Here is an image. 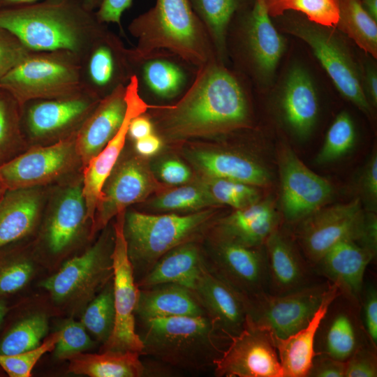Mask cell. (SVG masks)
Returning <instances> with one entry per match:
<instances>
[{
  "mask_svg": "<svg viewBox=\"0 0 377 377\" xmlns=\"http://www.w3.org/2000/svg\"><path fill=\"white\" fill-rule=\"evenodd\" d=\"M198 68L194 80L175 105L157 106L166 137L172 140L210 137L248 126V101L235 76L214 58Z\"/></svg>",
  "mask_w": 377,
  "mask_h": 377,
  "instance_id": "cell-1",
  "label": "cell"
},
{
  "mask_svg": "<svg viewBox=\"0 0 377 377\" xmlns=\"http://www.w3.org/2000/svg\"><path fill=\"white\" fill-rule=\"evenodd\" d=\"M101 24L82 0H42L0 9V27L31 51L64 50L79 55L91 47Z\"/></svg>",
  "mask_w": 377,
  "mask_h": 377,
  "instance_id": "cell-2",
  "label": "cell"
},
{
  "mask_svg": "<svg viewBox=\"0 0 377 377\" xmlns=\"http://www.w3.org/2000/svg\"><path fill=\"white\" fill-rule=\"evenodd\" d=\"M129 31L138 42L128 50L133 63L160 51L198 68L214 58L210 38L189 0H156L131 22Z\"/></svg>",
  "mask_w": 377,
  "mask_h": 377,
  "instance_id": "cell-3",
  "label": "cell"
},
{
  "mask_svg": "<svg viewBox=\"0 0 377 377\" xmlns=\"http://www.w3.org/2000/svg\"><path fill=\"white\" fill-rule=\"evenodd\" d=\"M142 323L141 355L168 367L195 372L214 367L229 339L207 316H174Z\"/></svg>",
  "mask_w": 377,
  "mask_h": 377,
  "instance_id": "cell-4",
  "label": "cell"
},
{
  "mask_svg": "<svg viewBox=\"0 0 377 377\" xmlns=\"http://www.w3.org/2000/svg\"><path fill=\"white\" fill-rule=\"evenodd\" d=\"M216 213L209 207L187 215L138 212L125 214L124 235L136 282L173 248L198 242L211 226Z\"/></svg>",
  "mask_w": 377,
  "mask_h": 377,
  "instance_id": "cell-5",
  "label": "cell"
},
{
  "mask_svg": "<svg viewBox=\"0 0 377 377\" xmlns=\"http://www.w3.org/2000/svg\"><path fill=\"white\" fill-rule=\"evenodd\" d=\"M30 53L0 80L20 108L32 100L62 98L82 90L78 55L58 50Z\"/></svg>",
  "mask_w": 377,
  "mask_h": 377,
  "instance_id": "cell-6",
  "label": "cell"
},
{
  "mask_svg": "<svg viewBox=\"0 0 377 377\" xmlns=\"http://www.w3.org/2000/svg\"><path fill=\"white\" fill-rule=\"evenodd\" d=\"M283 27L286 32L309 45L339 92L362 112L369 114L370 103L357 66L332 31V27L313 23L303 15L288 16Z\"/></svg>",
  "mask_w": 377,
  "mask_h": 377,
  "instance_id": "cell-7",
  "label": "cell"
},
{
  "mask_svg": "<svg viewBox=\"0 0 377 377\" xmlns=\"http://www.w3.org/2000/svg\"><path fill=\"white\" fill-rule=\"evenodd\" d=\"M125 214V211L117 214L114 225L112 259L115 321L110 337L103 343V351H132L141 355L143 344L135 330V318L140 289L137 286L133 266L128 254L124 230Z\"/></svg>",
  "mask_w": 377,
  "mask_h": 377,
  "instance_id": "cell-8",
  "label": "cell"
},
{
  "mask_svg": "<svg viewBox=\"0 0 377 377\" xmlns=\"http://www.w3.org/2000/svg\"><path fill=\"white\" fill-rule=\"evenodd\" d=\"M112 249L108 250L103 241L99 242L84 253L66 262L40 286L58 304L89 302L112 280Z\"/></svg>",
  "mask_w": 377,
  "mask_h": 377,
  "instance_id": "cell-9",
  "label": "cell"
},
{
  "mask_svg": "<svg viewBox=\"0 0 377 377\" xmlns=\"http://www.w3.org/2000/svg\"><path fill=\"white\" fill-rule=\"evenodd\" d=\"M82 163L75 133L57 142L33 147L0 165V184L7 190L38 188L64 177Z\"/></svg>",
  "mask_w": 377,
  "mask_h": 377,
  "instance_id": "cell-10",
  "label": "cell"
},
{
  "mask_svg": "<svg viewBox=\"0 0 377 377\" xmlns=\"http://www.w3.org/2000/svg\"><path fill=\"white\" fill-rule=\"evenodd\" d=\"M214 371L217 377H283L273 334L246 316L241 332L229 337Z\"/></svg>",
  "mask_w": 377,
  "mask_h": 377,
  "instance_id": "cell-11",
  "label": "cell"
},
{
  "mask_svg": "<svg viewBox=\"0 0 377 377\" xmlns=\"http://www.w3.org/2000/svg\"><path fill=\"white\" fill-rule=\"evenodd\" d=\"M329 286L307 285L283 294L263 293L248 301L247 316L269 329L275 337L286 338L309 323Z\"/></svg>",
  "mask_w": 377,
  "mask_h": 377,
  "instance_id": "cell-12",
  "label": "cell"
},
{
  "mask_svg": "<svg viewBox=\"0 0 377 377\" xmlns=\"http://www.w3.org/2000/svg\"><path fill=\"white\" fill-rule=\"evenodd\" d=\"M203 249L207 269L247 301L265 293L268 283L265 254L259 248L247 247L211 236Z\"/></svg>",
  "mask_w": 377,
  "mask_h": 377,
  "instance_id": "cell-13",
  "label": "cell"
},
{
  "mask_svg": "<svg viewBox=\"0 0 377 377\" xmlns=\"http://www.w3.org/2000/svg\"><path fill=\"white\" fill-rule=\"evenodd\" d=\"M164 191L165 186L155 178L144 157L138 155L119 158L102 188L91 235L104 228L128 206Z\"/></svg>",
  "mask_w": 377,
  "mask_h": 377,
  "instance_id": "cell-14",
  "label": "cell"
},
{
  "mask_svg": "<svg viewBox=\"0 0 377 377\" xmlns=\"http://www.w3.org/2000/svg\"><path fill=\"white\" fill-rule=\"evenodd\" d=\"M278 157L281 209L287 221H301L330 202L331 184L307 168L291 147L282 145Z\"/></svg>",
  "mask_w": 377,
  "mask_h": 377,
  "instance_id": "cell-15",
  "label": "cell"
},
{
  "mask_svg": "<svg viewBox=\"0 0 377 377\" xmlns=\"http://www.w3.org/2000/svg\"><path fill=\"white\" fill-rule=\"evenodd\" d=\"M365 214L359 198L323 207L301 221L297 230L300 245L315 264L333 246L344 239L357 242Z\"/></svg>",
  "mask_w": 377,
  "mask_h": 377,
  "instance_id": "cell-16",
  "label": "cell"
},
{
  "mask_svg": "<svg viewBox=\"0 0 377 377\" xmlns=\"http://www.w3.org/2000/svg\"><path fill=\"white\" fill-rule=\"evenodd\" d=\"M126 111L124 121L114 136L84 167L82 180L87 207V221L94 222L96 208L102 196V188L119 161L124 148L131 121L145 114L152 105H148L140 94L139 81L133 74L125 89Z\"/></svg>",
  "mask_w": 377,
  "mask_h": 377,
  "instance_id": "cell-17",
  "label": "cell"
},
{
  "mask_svg": "<svg viewBox=\"0 0 377 377\" xmlns=\"http://www.w3.org/2000/svg\"><path fill=\"white\" fill-rule=\"evenodd\" d=\"M100 99L82 90L72 95L42 100L28 109L26 128L36 139L50 138L82 124Z\"/></svg>",
  "mask_w": 377,
  "mask_h": 377,
  "instance_id": "cell-18",
  "label": "cell"
},
{
  "mask_svg": "<svg viewBox=\"0 0 377 377\" xmlns=\"http://www.w3.org/2000/svg\"><path fill=\"white\" fill-rule=\"evenodd\" d=\"M124 84L105 95L75 133V145L84 167L114 136L126 111Z\"/></svg>",
  "mask_w": 377,
  "mask_h": 377,
  "instance_id": "cell-19",
  "label": "cell"
},
{
  "mask_svg": "<svg viewBox=\"0 0 377 377\" xmlns=\"http://www.w3.org/2000/svg\"><path fill=\"white\" fill-rule=\"evenodd\" d=\"M192 290L207 316L214 320L229 339L243 329L247 300L205 267Z\"/></svg>",
  "mask_w": 377,
  "mask_h": 377,
  "instance_id": "cell-20",
  "label": "cell"
},
{
  "mask_svg": "<svg viewBox=\"0 0 377 377\" xmlns=\"http://www.w3.org/2000/svg\"><path fill=\"white\" fill-rule=\"evenodd\" d=\"M375 256L355 241L344 239L327 251L316 265L340 293L358 301L362 292L365 270Z\"/></svg>",
  "mask_w": 377,
  "mask_h": 377,
  "instance_id": "cell-21",
  "label": "cell"
},
{
  "mask_svg": "<svg viewBox=\"0 0 377 377\" xmlns=\"http://www.w3.org/2000/svg\"><path fill=\"white\" fill-rule=\"evenodd\" d=\"M278 216L268 201L234 209L214 226L212 237L247 247L260 248L277 229Z\"/></svg>",
  "mask_w": 377,
  "mask_h": 377,
  "instance_id": "cell-22",
  "label": "cell"
},
{
  "mask_svg": "<svg viewBox=\"0 0 377 377\" xmlns=\"http://www.w3.org/2000/svg\"><path fill=\"white\" fill-rule=\"evenodd\" d=\"M339 294L335 284L330 285L319 308L306 326L284 339L273 335L283 377L307 376L315 355V341L320 324Z\"/></svg>",
  "mask_w": 377,
  "mask_h": 377,
  "instance_id": "cell-23",
  "label": "cell"
},
{
  "mask_svg": "<svg viewBox=\"0 0 377 377\" xmlns=\"http://www.w3.org/2000/svg\"><path fill=\"white\" fill-rule=\"evenodd\" d=\"M245 40L250 57L258 71L269 77L284 50L282 37L273 25L264 0H253L244 17Z\"/></svg>",
  "mask_w": 377,
  "mask_h": 377,
  "instance_id": "cell-24",
  "label": "cell"
},
{
  "mask_svg": "<svg viewBox=\"0 0 377 377\" xmlns=\"http://www.w3.org/2000/svg\"><path fill=\"white\" fill-rule=\"evenodd\" d=\"M188 156L204 176L240 182L256 187L270 183L268 171L253 159L235 151L193 149Z\"/></svg>",
  "mask_w": 377,
  "mask_h": 377,
  "instance_id": "cell-25",
  "label": "cell"
},
{
  "mask_svg": "<svg viewBox=\"0 0 377 377\" xmlns=\"http://www.w3.org/2000/svg\"><path fill=\"white\" fill-rule=\"evenodd\" d=\"M139 289L135 315L140 321L207 316L193 291L184 286L168 283Z\"/></svg>",
  "mask_w": 377,
  "mask_h": 377,
  "instance_id": "cell-26",
  "label": "cell"
},
{
  "mask_svg": "<svg viewBox=\"0 0 377 377\" xmlns=\"http://www.w3.org/2000/svg\"><path fill=\"white\" fill-rule=\"evenodd\" d=\"M205 267L202 247L198 242H188L164 254L136 283L143 288L172 283L192 290Z\"/></svg>",
  "mask_w": 377,
  "mask_h": 377,
  "instance_id": "cell-27",
  "label": "cell"
},
{
  "mask_svg": "<svg viewBox=\"0 0 377 377\" xmlns=\"http://www.w3.org/2000/svg\"><path fill=\"white\" fill-rule=\"evenodd\" d=\"M38 188L6 190L0 200V249L29 235L40 213L42 194Z\"/></svg>",
  "mask_w": 377,
  "mask_h": 377,
  "instance_id": "cell-28",
  "label": "cell"
},
{
  "mask_svg": "<svg viewBox=\"0 0 377 377\" xmlns=\"http://www.w3.org/2000/svg\"><path fill=\"white\" fill-rule=\"evenodd\" d=\"M283 115L292 131L300 138H306L316 121L318 103L316 93L307 73L295 67L290 72L281 100Z\"/></svg>",
  "mask_w": 377,
  "mask_h": 377,
  "instance_id": "cell-29",
  "label": "cell"
},
{
  "mask_svg": "<svg viewBox=\"0 0 377 377\" xmlns=\"http://www.w3.org/2000/svg\"><path fill=\"white\" fill-rule=\"evenodd\" d=\"M265 246L268 281L275 294L306 286V267L287 237L276 229L267 238Z\"/></svg>",
  "mask_w": 377,
  "mask_h": 377,
  "instance_id": "cell-30",
  "label": "cell"
},
{
  "mask_svg": "<svg viewBox=\"0 0 377 377\" xmlns=\"http://www.w3.org/2000/svg\"><path fill=\"white\" fill-rule=\"evenodd\" d=\"M88 63V74L93 84L100 89L112 91L120 84L128 81L131 61L128 50L110 34L101 31L91 45Z\"/></svg>",
  "mask_w": 377,
  "mask_h": 377,
  "instance_id": "cell-31",
  "label": "cell"
},
{
  "mask_svg": "<svg viewBox=\"0 0 377 377\" xmlns=\"http://www.w3.org/2000/svg\"><path fill=\"white\" fill-rule=\"evenodd\" d=\"M87 221L82 185L69 187L61 195L50 219L46 240L50 251L58 253L68 248L78 237Z\"/></svg>",
  "mask_w": 377,
  "mask_h": 377,
  "instance_id": "cell-32",
  "label": "cell"
},
{
  "mask_svg": "<svg viewBox=\"0 0 377 377\" xmlns=\"http://www.w3.org/2000/svg\"><path fill=\"white\" fill-rule=\"evenodd\" d=\"M140 354L132 351L104 350L79 353L68 357L69 371L90 377H140L145 376Z\"/></svg>",
  "mask_w": 377,
  "mask_h": 377,
  "instance_id": "cell-33",
  "label": "cell"
},
{
  "mask_svg": "<svg viewBox=\"0 0 377 377\" xmlns=\"http://www.w3.org/2000/svg\"><path fill=\"white\" fill-rule=\"evenodd\" d=\"M316 334L320 336V341L319 350L315 353L340 361L346 362L361 347L355 320L345 309L330 314L327 311Z\"/></svg>",
  "mask_w": 377,
  "mask_h": 377,
  "instance_id": "cell-34",
  "label": "cell"
},
{
  "mask_svg": "<svg viewBox=\"0 0 377 377\" xmlns=\"http://www.w3.org/2000/svg\"><path fill=\"white\" fill-rule=\"evenodd\" d=\"M175 56L168 52L160 51L135 62L142 64V83L156 97L165 99L174 98L186 85V73L183 67L172 59Z\"/></svg>",
  "mask_w": 377,
  "mask_h": 377,
  "instance_id": "cell-35",
  "label": "cell"
},
{
  "mask_svg": "<svg viewBox=\"0 0 377 377\" xmlns=\"http://www.w3.org/2000/svg\"><path fill=\"white\" fill-rule=\"evenodd\" d=\"M336 27L362 50L377 57V24L363 8L360 0H339Z\"/></svg>",
  "mask_w": 377,
  "mask_h": 377,
  "instance_id": "cell-36",
  "label": "cell"
},
{
  "mask_svg": "<svg viewBox=\"0 0 377 377\" xmlns=\"http://www.w3.org/2000/svg\"><path fill=\"white\" fill-rule=\"evenodd\" d=\"M242 0H189L203 24L213 47L221 55L226 50L228 25L241 5Z\"/></svg>",
  "mask_w": 377,
  "mask_h": 377,
  "instance_id": "cell-37",
  "label": "cell"
},
{
  "mask_svg": "<svg viewBox=\"0 0 377 377\" xmlns=\"http://www.w3.org/2000/svg\"><path fill=\"white\" fill-rule=\"evenodd\" d=\"M270 17L286 12H297L309 21L327 27H336L339 20V0H264Z\"/></svg>",
  "mask_w": 377,
  "mask_h": 377,
  "instance_id": "cell-38",
  "label": "cell"
},
{
  "mask_svg": "<svg viewBox=\"0 0 377 377\" xmlns=\"http://www.w3.org/2000/svg\"><path fill=\"white\" fill-rule=\"evenodd\" d=\"M48 330L44 314H34L15 323L0 341V354L15 355L40 345Z\"/></svg>",
  "mask_w": 377,
  "mask_h": 377,
  "instance_id": "cell-39",
  "label": "cell"
},
{
  "mask_svg": "<svg viewBox=\"0 0 377 377\" xmlns=\"http://www.w3.org/2000/svg\"><path fill=\"white\" fill-rule=\"evenodd\" d=\"M20 108L15 99L0 87V165L21 153Z\"/></svg>",
  "mask_w": 377,
  "mask_h": 377,
  "instance_id": "cell-40",
  "label": "cell"
},
{
  "mask_svg": "<svg viewBox=\"0 0 377 377\" xmlns=\"http://www.w3.org/2000/svg\"><path fill=\"white\" fill-rule=\"evenodd\" d=\"M114 321L115 309L112 280L90 301L83 313L81 323L103 344L113 331Z\"/></svg>",
  "mask_w": 377,
  "mask_h": 377,
  "instance_id": "cell-41",
  "label": "cell"
},
{
  "mask_svg": "<svg viewBox=\"0 0 377 377\" xmlns=\"http://www.w3.org/2000/svg\"><path fill=\"white\" fill-rule=\"evenodd\" d=\"M200 184L215 205H225L237 209L259 201L260 193L258 187L252 185L205 176Z\"/></svg>",
  "mask_w": 377,
  "mask_h": 377,
  "instance_id": "cell-42",
  "label": "cell"
},
{
  "mask_svg": "<svg viewBox=\"0 0 377 377\" xmlns=\"http://www.w3.org/2000/svg\"><path fill=\"white\" fill-rule=\"evenodd\" d=\"M355 140V130L353 120L347 112H341L329 128L316 161L325 164L341 158L350 150Z\"/></svg>",
  "mask_w": 377,
  "mask_h": 377,
  "instance_id": "cell-43",
  "label": "cell"
},
{
  "mask_svg": "<svg viewBox=\"0 0 377 377\" xmlns=\"http://www.w3.org/2000/svg\"><path fill=\"white\" fill-rule=\"evenodd\" d=\"M153 207L165 211H200L215 205L199 183L164 191L152 202Z\"/></svg>",
  "mask_w": 377,
  "mask_h": 377,
  "instance_id": "cell-44",
  "label": "cell"
},
{
  "mask_svg": "<svg viewBox=\"0 0 377 377\" xmlns=\"http://www.w3.org/2000/svg\"><path fill=\"white\" fill-rule=\"evenodd\" d=\"M34 272L32 263L23 255L6 246L0 249V298L22 289Z\"/></svg>",
  "mask_w": 377,
  "mask_h": 377,
  "instance_id": "cell-45",
  "label": "cell"
},
{
  "mask_svg": "<svg viewBox=\"0 0 377 377\" xmlns=\"http://www.w3.org/2000/svg\"><path fill=\"white\" fill-rule=\"evenodd\" d=\"M60 337L59 330L36 348L15 355L0 354V367L10 377H29L35 364L43 355L54 349Z\"/></svg>",
  "mask_w": 377,
  "mask_h": 377,
  "instance_id": "cell-46",
  "label": "cell"
},
{
  "mask_svg": "<svg viewBox=\"0 0 377 377\" xmlns=\"http://www.w3.org/2000/svg\"><path fill=\"white\" fill-rule=\"evenodd\" d=\"M60 331L61 337L54 349V355L59 359L66 360L68 357L82 353L94 346L81 322L68 320Z\"/></svg>",
  "mask_w": 377,
  "mask_h": 377,
  "instance_id": "cell-47",
  "label": "cell"
},
{
  "mask_svg": "<svg viewBox=\"0 0 377 377\" xmlns=\"http://www.w3.org/2000/svg\"><path fill=\"white\" fill-rule=\"evenodd\" d=\"M15 35L0 27V80L31 53Z\"/></svg>",
  "mask_w": 377,
  "mask_h": 377,
  "instance_id": "cell-48",
  "label": "cell"
},
{
  "mask_svg": "<svg viewBox=\"0 0 377 377\" xmlns=\"http://www.w3.org/2000/svg\"><path fill=\"white\" fill-rule=\"evenodd\" d=\"M377 376L376 357L362 346L346 361L344 377H376Z\"/></svg>",
  "mask_w": 377,
  "mask_h": 377,
  "instance_id": "cell-49",
  "label": "cell"
},
{
  "mask_svg": "<svg viewBox=\"0 0 377 377\" xmlns=\"http://www.w3.org/2000/svg\"><path fill=\"white\" fill-rule=\"evenodd\" d=\"M364 330L374 348L377 346V292L369 287L365 291L362 304Z\"/></svg>",
  "mask_w": 377,
  "mask_h": 377,
  "instance_id": "cell-50",
  "label": "cell"
},
{
  "mask_svg": "<svg viewBox=\"0 0 377 377\" xmlns=\"http://www.w3.org/2000/svg\"><path fill=\"white\" fill-rule=\"evenodd\" d=\"M346 362L322 353H315L308 377H344Z\"/></svg>",
  "mask_w": 377,
  "mask_h": 377,
  "instance_id": "cell-51",
  "label": "cell"
},
{
  "mask_svg": "<svg viewBox=\"0 0 377 377\" xmlns=\"http://www.w3.org/2000/svg\"><path fill=\"white\" fill-rule=\"evenodd\" d=\"M362 195L369 207L374 210L377 202V154L376 150L367 162L360 179Z\"/></svg>",
  "mask_w": 377,
  "mask_h": 377,
  "instance_id": "cell-52",
  "label": "cell"
},
{
  "mask_svg": "<svg viewBox=\"0 0 377 377\" xmlns=\"http://www.w3.org/2000/svg\"><path fill=\"white\" fill-rule=\"evenodd\" d=\"M158 174L164 183L171 185L184 184L191 177L189 168L184 163L176 159L164 161L160 165Z\"/></svg>",
  "mask_w": 377,
  "mask_h": 377,
  "instance_id": "cell-53",
  "label": "cell"
},
{
  "mask_svg": "<svg viewBox=\"0 0 377 377\" xmlns=\"http://www.w3.org/2000/svg\"><path fill=\"white\" fill-rule=\"evenodd\" d=\"M133 0H103L96 12L101 23H116L121 26L124 12L132 5Z\"/></svg>",
  "mask_w": 377,
  "mask_h": 377,
  "instance_id": "cell-54",
  "label": "cell"
},
{
  "mask_svg": "<svg viewBox=\"0 0 377 377\" xmlns=\"http://www.w3.org/2000/svg\"><path fill=\"white\" fill-rule=\"evenodd\" d=\"M375 255L377 251V220L374 214L365 215L360 236L357 242Z\"/></svg>",
  "mask_w": 377,
  "mask_h": 377,
  "instance_id": "cell-55",
  "label": "cell"
},
{
  "mask_svg": "<svg viewBox=\"0 0 377 377\" xmlns=\"http://www.w3.org/2000/svg\"><path fill=\"white\" fill-rule=\"evenodd\" d=\"M151 120L144 114L134 117L130 122L128 135L135 141L153 133Z\"/></svg>",
  "mask_w": 377,
  "mask_h": 377,
  "instance_id": "cell-56",
  "label": "cell"
},
{
  "mask_svg": "<svg viewBox=\"0 0 377 377\" xmlns=\"http://www.w3.org/2000/svg\"><path fill=\"white\" fill-rule=\"evenodd\" d=\"M161 139L154 133L135 141V149L138 155L148 157L156 154L162 147Z\"/></svg>",
  "mask_w": 377,
  "mask_h": 377,
  "instance_id": "cell-57",
  "label": "cell"
},
{
  "mask_svg": "<svg viewBox=\"0 0 377 377\" xmlns=\"http://www.w3.org/2000/svg\"><path fill=\"white\" fill-rule=\"evenodd\" d=\"M364 91L367 96L373 105L377 104V76L376 71L371 68H367L364 78Z\"/></svg>",
  "mask_w": 377,
  "mask_h": 377,
  "instance_id": "cell-58",
  "label": "cell"
},
{
  "mask_svg": "<svg viewBox=\"0 0 377 377\" xmlns=\"http://www.w3.org/2000/svg\"><path fill=\"white\" fill-rule=\"evenodd\" d=\"M42 0H0V9L31 4Z\"/></svg>",
  "mask_w": 377,
  "mask_h": 377,
  "instance_id": "cell-59",
  "label": "cell"
},
{
  "mask_svg": "<svg viewBox=\"0 0 377 377\" xmlns=\"http://www.w3.org/2000/svg\"><path fill=\"white\" fill-rule=\"evenodd\" d=\"M365 10L377 21V0H360Z\"/></svg>",
  "mask_w": 377,
  "mask_h": 377,
  "instance_id": "cell-60",
  "label": "cell"
},
{
  "mask_svg": "<svg viewBox=\"0 0 377 377\" xmlns=\"http://www.w3.org/2000/svg\"><path fill=\"white\" fill-rule=\"evenodd\" d=\"M103 0H82L84 6L89 10L98 9Z\"/></svg>",
  "mask_w": 377,
  "mask_h": 377,
  "instance_id": "cell-61",
  "label": "cell"
},
{
  "mask_svg": "<svg viewBox=\"0 0 377 377\" xmlns=\"http://www.w3.org/2000/svg\"><path fill=\"white\" fill-rule=\"evenodd\" d=\"M8 311V307L6 303L1 298H0V325L2 323Z\"/></svg>",
  "mask_w": 377,
  "mask_h": 377,
  "instance_id": "cell-62",
  "label": "cell"
},
{
  "mask_svg": "<svg viewBox=\"0 0 377 377\" xmlns=\"http://www.w3.org/2000/svg\"><path fill=\"white\" fill-rule=\"evenodd\" d=\"M6 188L0 184V200L2 198V197L3 196L5 192L6 191Z\"/></svg>",
  "mask_w": 377,
  "mask_h": 377,
  "instance_id": "cell-63",
  "label": "cell"
}]
</instances>
